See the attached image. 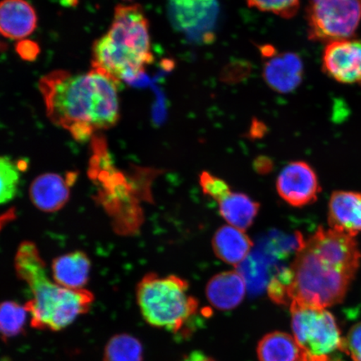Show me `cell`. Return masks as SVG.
<instances>
[{"label":"cell","mask_w":361,"mask_h":361,"mask_svg":"<svg viewBox=\"0 0 361 361\" xmlns=\"http://www.w3.org/2000/svg\"><path fill=\"white\" fill-rule=\"evenodd\" d=\"M247 6L262 12L291 19L300 8V0H246Z\"/></svg>","instance_id":"7402d4cb"},{"label":"cell","mask_w":361,"mask_h":361,"mask_svg":"<svg viewBox=\"0 0 361 361\" xmlns=\"http://www.w3.org/2000/svg\"><path fill=\"white\" fill-rule=\"evenodd\" d=\"M30 316L25 305L16 301L0 303V336L4 341L21 335Z\"/></svg>","instance_id":"ffe728a7"},{"label":"cell","mask_w":361,"mask_h":361,"mask_svg":"<svg viewBox=\"0 0 361 361\" xmlns=\"http://www.w3.org/2000/svg\"><path fill=\"white\" fill-rule=\"evenodd\" d=\"M13 264L17 276L28 286L32 293V299L25 304L31 327L60 331L92 308L93 293L87 288L69 290L54 281L35 243H20Z\"/></svg>","instance_id":"3957f363"},{"label":"cell","mask_w":361,"mask_h":361,"mask_svg":"<svg viewBox=\"0 0 361 361\" xmlns=\"http://www.w3.org/2000/svg\"><path fill=\"white\" fill-rule=\"evenodd\" d=\"M35 8L26 0L0 1V33L4 37L22 39L28 37L37 27Z\"/></svg>","instance_id":"4fadbf2b"},{"label":"cell","mask_w":361,"mask_h":361,"mask_svg":"<svg viewBox=\"0 0 361 361\" xmlns=\"http://www.w3.org/2000/svg\"><path fill=\"white\" fill-rule=\"evenodd\" d=\"M293 337L314 361H331L337 352L343 353V341L336 319L327 309L293 307Z\"/></svg>","instance_id":"8992f818"},{"label":"cell","mask_w":361,"mask_h":361,"mask_svg":"<svg viewBox=\"0 0 361 361\" xmlns=\"http://www.w3.org/2000/svg\"><path fill=\"white\" fill-rule=\"evenodd\" d=\"M149 30L141 6H117L109 30L93 44V68L120 84L138 79L154 61Z\"/></svg>","instance_id":"277c9868"},{"label":"cell","mask_w":361,"mask_h":361,"mask_svg":"<svg viewBox=\"0 0 361 361\" xmlns=\"http://www.w3.org/2000/svg\"><path fill=\"white\" fill-rule=\"evenodd\" d=\"M263 58V78L271 89L278 93L287 94L301 84L304 66L296 54L279 52L269 45L260 48Z\"/></svg>","instance_id":"9c48e42d"},{"label":"cell","mask_w":361,"mask_h":361,"mask_svg":"<svg viewBox=\"0 0 361 361\" xmlns=\"http://www.w3.org/2000/svg\"><path fill=\"white\" fill-rule=\"evenodd\" d=\"M142 360V343L128 334H119L111 337L104 350L103 361Z\"/></svg>","instance_id":"d6986e66"},{"label":"cell","mask_w":361,"mask_h":361,"mask_svg":"<svg viewBox=\"0 0 361 361\" xmlns=\"http://www.w3.org/2000/svg\"><path fill=\"white\" fill-rule=\"evenodd\" d=\"M126 1H130V0H126Z\"/></svg>","instance_id":"f1b7e54d"},{"label":"cell","mask_w":361,"mask_h":361,"mask_svg":"<svg viewBox=\"0 0 361 361\" xmlns=\"http://www.w3.org/2000/svg\"><path fill=\"white\" fill-rule=\"evenodd\" d=\"M120 85L92 68L83 74L53 71L39 80V90L49 120L84 142L118 123Z\"/></svg>","instance_id":"7a4b0ae2"},{"label":"cell","mask_w":361,"mask_h":361,"mask_svg":"<svg viewBox=\"0 0 361 361\" xmlns=\"http://www.w3.org/2000/svg\"><path fill=\"white\" fill-rule=\"evenodd\" d=\"M17 213L16 209H10L0 213V232L6 227L7 225L13 222L16 219Z\"/></svg>","instance_id":"484cf974"},{"label":"cell","mask_w":361,"mask_h":361,"mask_svg":"<svg viewBox=\"0 0 361 361\" xmlns=\"http://www.w3.org/2000/svg\"><path fill=\"white\" fill-rule=\"evenodd\" d=\"M254 243L243 230L225 225L216 230L213 238L214 254L226 264L239 266L250 255Z\"/></svg>","instance_id":"2e32d148"},{"label":"cell","mask_w":361,"mask_h":361,"mask_svg":"<svg viewBox=\"0 0 361 361\" xmlns=\"http://www.w3.org/2000/svg\"><path fill=\"white\" fill-rule=\"evenodd\" d=\"M343 353L352 361H361V322L352 326L343 341Z\"/></svg>","instance_id":"cb8c5ba5"},{"label":"cell","mask_w":361,"mask_h":361,"mask_svg":"<svg viewBox=\"0 0 361 361\" xmlns=\"http://www.w3.org/2000/svg\"><path fill=\"white\" fill-rule=\"evenodd\" d=\"M78 178L75 173H49L38 176L31 183L30 198L33 205L44 213L60 211L70 200L71 188Z\"/></svg>","instance_id":"8fae6325"},{"label":"cell","mask_w":361,"mask_h":361,"mask_svg":"<svg viewBox=\"0 0 361 361\" xmlns=\"http://www.w3.org/2000/svg\"><path fill=\"white\" fill-rule=\"evenodd\" d=\"M306 16L310 39L331 43L350 39L361 21V0H311Z\"/></svg>","instance_id":"52a82bcc"},{"label":"cell","mask_w":361,"mask_h":361,"mask_svg":"<svg viewBox=\"0 0 361 361\" xmlns=\"http://www.w3.org/2000/svg\"><path fill=\"white\" fill-rule=\"evenodd\" d=\"M219 213L228 225L243 230L250 227L259 214L260 205L245 193L232 190L218 202Z\"/></svg>","instance_id":"ac0fdd59"},{"label":"cell","mask_w":361,"mask_h":361,"mask_svg":"<svg viewBox=\"0 0 361 361\" xmlns=\"http://www.w3.org/2000/svg\"><path fill=\"white\" fill-rule=\"evenodd\" d=\"M25 162L0 156V205L11 202L19 191Z\"/></svg>","instance_id":"44dd1931"},{"label":"cell","mask_w":361,"mask_h":361,"mask_svg":"<svg viewBox=\"0 0 361 361\" xmlns=\"http://www.w3.org/2000/svg\"><path fill=\"white\" fill-rule=\"evenodd\" d=\"M135 295L142 317L153 327L178 333L197 312L198 301L189 293L188 282L176 275L147 274Z\"/></svg>","instance_id":"5b68a950"},{"label":"cell","mask_w":361,"mask_h":361,"mask_svg":"<svg viewBox=\"0 0 361 361\" xmlns=\"http://www.w3.org/2000/svg\"><path fill=\"white\" fill-rule=\"evenodd\" d=\"M360 264L361 251L354 237L323 227L307 239L299 234L290 266L288 305L327 309L341 303Z\"/></svg>","instance_id":"6da1fadb"},{"label":"cell","mask_w":361,"mask_h":361,"mask_svg":"<svg viewBox=\"0 0 361 361\" xmlns=\"http://www.w3.org/2000/svg\"><path fill=\"white\" fill-rule=\"evenodd\" d=\"M183 361H215L214 360L209 357L206 355H203L201 352H193L189 355Z\"/></svg>","instance_id":"4316f807"},{"label":"cell","mask_w":361,"mask_h":361,"mask_svg":"<svg viewBox=\"0 0 361 361\" xmlns=\"http://www.w3.org/2000/svg\"><path fill=\"white\" fill-rule=\"evenodd\" d=\"M62 3L65 4V6H75L76 3H78V0H62Z\"/></svg>","instance_id":"83f0119b"},{"label":"cell","mask_w":361,"mask_h":361,"mask_svg":"<svg viewBox=\"0 0 361 361\" xmlns=\"http://www.w3.org/2000/svg\"><path fill=\"white\" fill-rule=\"evenodd\" d=\"M92 262L85 252L74 251L57 257L51 264V277L69 290H83L89 281Z\"/></svg>","instance_id":"9a60e30c"},{"label":"cell","mask_w":361,"mask_h":361,"mask_svg":"<svg viewBox=\"0 0 361 361\" xmlns=\"http://www.w3.org/2000/svg\"><path fill=\"white\" fill-rule=\"evenodd\" d=\"M257 354L259 361H314L293 336L281 331L269 333L262 338Z\"/></svg>","instance_id":"e0dca14e"},{"label":"cell","mask_w":361,"mask_h":361,"mask_svg":"<svg viewBox=\"0 0 361 361\" xmlns=\"http://www.w3.org/2000/svg\"><path fill=\"white\" fill-rule=\"evenodd\" d=\"M247 286L245 277L237 270L214 275L206 288L209 303L220 310L237 308L245 299Z\"/></svg>","instance_id":"5bb4252c"},{"label":"cell","mask_w":361,"mask_h":361,"mask_svg":"<svg viewBox=\"0 0 361 361\" xmlns=\"http://www.w3.org/2000/svg\"><path fill=\"white\" fill-rule=\"evenodd\" d=\"M200 183L203 193L213 198L216 202L219 201L226 194L231 191V188L227 182L216 177L209 171H202Z\"/></svg>","instance_id":"603a6c76"},{"label":"cell","mask_w":361,"mask_h":361,"mask_svg":"<svg viewBox=\"0 0 361 361\" xmlns=\"http://www.w3.org/2000/svg\"><path fill=\"white\" fill-rule=\"evenodd\" d=\"M329 228L356 238L361 233V193L338 190L328 204Z\"/></svg>","instance_id":"7c38bea8"},{"label":"cell","mask_w":361,"mask_h":361,"mask_svg":"<svg viewBox=\"0 0 361 361\" xmlns=\"http://www.w3.org/2000/svg\"><path fill=\"white\" fill-rule=\"evenodd\" d=\"M17 51L25 60H34L38 56L39 49L35 43L24 40L17 44Z\"/></svg>","instance_id":"d4e9b609"},{"label":"cell","mask_w":361,"mask_h":361,"mask_svg":"<svg viewBox=\"0 0 361 361\" xmlns=\"http://www.w3.org/2000/svg\"><path fill=\"white\" fill-rule=\"evenodd\" d=\"M276 188L282 200L295 207L312 204L322 191L317 174L303 161H292L281 171Z\"/></svg>","instance_id":"ba28073f"},{"label":"cell","mask_w":361,"mask_h":361,"mask_svg":"<svg viewBox=\"0 0 361 361\" xmlns=\"http://www.w3.org/2000/svg\"><path fill=\"white\" fill-rule=\"evenodd\" d=\"M322 69L338 82L361 85V42L347 39L328 43L323 53Z\"/></svg>","instance_id":"30bf717a"}]
</instances>
